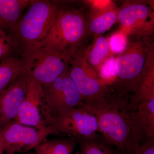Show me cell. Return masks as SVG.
<instances>
[{"label":"cell","instance_id":"4","mask_svg":"<svg viewBox=\"0 0 154 154\" xmlns=\"http://www.w3.org/2000/svg\"><path fill=\"white\" fill-rule=\"evenodd\" d=\"M61 8L54 1L30 0L26 13L11 34L20 51L44 40Z\"/></svg>","mask_w":154,"mask_h":154},{"label":"cell","instance_id":"8","mask_svg":"<svg viewBox=\"0 0 154 154\" xmlns=\"http://www.w3.org/2000/svg\"><path fill=\"white\" fill-rule=\"evenodd\" d=\"M53 134L54 131L51 126L35 129L14 120L0 130V138L5 154H15L34 149L48 136Z\"/></svg>","mask_w":154,"mask_h":154},{"label":"cell","instance_id":"2","mask_svg":"<svg viewBox=\"0 0 154 154\" xmlns=\"http://www.w3.org/2000/svg\"><path fill=\"white\" fill-rule=\"evenodd\" d=\"M154 52L151 36L128 35L126 47L116 57V76L112 84L117 95L134 94L140 84L149 58Z\"/></svg>","mask_w":154,"mask_h":154},{"label":"cell","instance_id":"14","mask_svg":"<svg viewBox=\"0 0 154 154\" xmlns=\"http://www.w3.org/2000/svg\"><path fill=\"white\" fill-rule=\"evenodd\" d=\"M30 0H0V28L12 34Z\"/></svg>","mask_w":154,"mask_h":154},{"label":"cell","instance_id":"5","mask_svg":"<svg viewBox=\"0 0 154 154\" xmlns=\"http://www.w3.org/2000/svg\"><path fill=\"white\" fill-rule=\"evenodd\" d=\"M24 74L41 85L52 83L68 69L72 57L35 46L21 51Z\"/></svg>","mask_w":154,"mask_h":154},{"label":"cell","instance_id":"7","mask_svg":"<svg viewBox=\"0 0 154 154\" xmlns=\"http://www.w3.org/2000/svg\"><path fill=\"white\" fill-rule=\"evenodd\" d=\"M42 87L45 105L53 119L84 105L77 86L69 75L68 69L52 83Z\"/></svg>","mask_w":154,"mask_h":154},{"label":"cell","instance_id":"23","mask_svg":"<svg viewBox=\"0 0 154 154\" xmlns=\"http://www.w3.org/2000/svg\"><path fill=\"white\" fill-rule=\"evenodd\" d=\"M127 35L119 30L108 37L110 50L113 55L119 54L124 51L127 42Z\"/></svg>","mask_w":154,"mask_h":154},{"label":"cell","instance_id":"21","mask_svg":"<svg viewBox=\"0 0 154 154\" xmlns=\"http://www.w3.org/2000/svg\"><path fill=\"white\" fill-rule=\"evenodd\" d=\"M94 139V137L83 139L79 154H114L110 148Z\"/></svg>","mask_w":154,"mask_h":154},{"label":"cell","instance_id":"9","mask_svg":"<svg viewBox=\"0 0 154 154\" xmlns=\"http://www.w3.org/2000/svg\"><path fill=\"white\" fill-rule=\"evenodd\" d=\"M119 30L127 36H151L154 32V8L146 2H127L119 9Z\"/></svg>","mask_w":154,"mask_h":154},{"label":"cell","instance_id":"26","mask_svg":"<svg viewBox=\"0 0 154 154\" xmlns=\"http://www.w3.org/2000/svg\"><path fill=\"white\" fill-rule=\"evenodd\" d=\"M36 154L35 153H35H34V152H30V153H26V154Z\"/></svg>","mask_w":154,"mask_h":154},{"label":"cell","instance_id":"20","mask_svg":"<svg viewBox=\"0 0 154 154\" xmlns=\"http://www.w3.org/2000/svg\"><path fill=\"white\" fill-rule=\"evenodd\" d=\"M19 50V46L12 35L0 28V61L15 56V52Z\"/></svg>","mask_w":154,"mask_h":154},{"label":"cell","instance_id":"11","mask_svg":"<svg viewBox=\"0 0 154 154\" xmlns=\"http://www.w3.org/2000/svg\"><path fill=\"white\" fill-rule=\"evenodd\" d=\"M50 126L54 134L70 135L83 139L95 137L100 132L96 119L82 106L54 118Z\"/></svg>","mask_w":154,"mask_h":154},{"label":"cell","instance_id":"13","mask_svg":"<svg viewBox=\"0 0 154 154\" xmlns=\"http://www.w3.org/2000/svg\"><path fill=\"white\" fill-rule=\"evenodd\" d=\"M154 137V99L140 102L134 107L132 134L134 151L143 139Z\"/></svg>","mask_w":154,"mask_h":154},{"label":"cell","instance_id":"12","mask_svg":"<svg viewBox=\"0 0 154 154\" xmlns=\"http://www.w3.org/2000/svg\"><path fill=\"white\" fill-rule=\"evenodd\" d=\"M28 88V78L23 74L0 94V130L16 119Z\"/></svg>","mask_w":154,"mask_h":154},{"label":"cell","instance_id":"18","mask_svg":"<svg viewBox=\"0 0 154 154\" xmlns=\"http://www.w3.org/2000/svg\"><path fill=\"white\" fill-rule=\"evenodd\" d=\"M23 74L21 58L11 57L0 61V94Z\"/></svg>","mask_w":154,"mask_h":154},{"label":"cell","instance_id":"10","mask_svg":"<svg viewBox=\"0 0 154 154\" xmlns=\"http://www.w3.org/2000/svg\"><path fill=\"white\" fill-rule=\"evenodd\" d=\"M52 120V116L45 105L42 86L28 79L27 94L15 121L41 129L50 126Z\"/></svg>","mask_w":154,"mask_h":154},{"label":"cell","instance_id":"22","mask_svg":"<svg viewBox=\"0 0 154 154\" xmlns=\"http://www.w3.org/2000/svg\"><path fill=\"white\" fill-rule=\"evenodd\" d=\"M116 57L114 55L108 59L102 65L98 74L99 79L107 86L109 84L112 85L115 80L116 76Z\"/></svg>","mask_w":154,"mask_h":154},{"label":"cell","instance_id":"6","mask_svg":"<svg viewBox=\"0 0 154 154\" xmlns=\"http://www.w3.org/2000/svg\"><path fill=\"white\" fill-rule=\"evenodd\" d=\"M86 49L72 58L68 72L77 86L84 105H90L108 96L110 88L88 64Z\"/></svg>","mask_w":154,"mask_h":154},{"label":"cell","instance_id":"19","mask_svg":"<svg viewBox=\"0 0 154 154\" xmlns=\"http://www.w3.org/2000/svg\"><path fill=\"white\" fill-rule=\"evenodd\" d=\"M75 145L72 139L54 140L42 142L34 149L36 154H72Z\"/></svg>","mask_w":154,"mask_h":154},{"label":"cell","instance_id":"27","mask_svg":"<svg viewBox=\"0 0 154 154\" xmlns=\"http://www.w3.org/2000/svg\"><path fill=\"white\" fill-rule=\"evenodd\" d=\"M0 140H1V138H0Z\"/></svg>","mask_w":154,"mask_h":154},{"label":"cell","instance_id":"17","mask_svg":"<svg viewBox=\"0 0 154 154\" xmlns=\"http://www.w3.org/2000/svg\"><path fill=\"white\" fill-rule=\"evenodd\" d=\"M94 36V43L86 48L85 55L88 64L98 75L102 65L114 55L110 50L108 37L102 35Z\"/></svg>","mask_w":154,"mask_h":154},{"label":"cell","instance_id":"15","mask_svg":"<svg viewBox=\"0 0 154 154\" xmlns=\"http://www.w3.org/2000/svg\"><path fill=\"white\" fill-rule=\"evenodd\" d=\"M119 9L115 5L103 11H91L87 20L88 33L94 36L101 35L109 30L117 21Z\"/></svg>","mask_w":154,"mask_h":154},{"label":"cell","instance_id":"25","mask_svg":"<svg viewBox=\"0 0 154 154\" xmlns=\"http://www.w3.org/2000/svg\"><path fill=\"white\" fill-rule=\"evenodd\" d=\"M0 154H5L4 146L1 140H0Z\"/></svg>","mask_w":154,"mask_h":154},{"label":"cell","instance_id":"24","mask_svg":"<svg viewBox=\"0 0 154 154\" xmlns=\"http://www.w3.org/2000/svg\"><path fill=\"white\" fill-rule=\"evenodd\" d=\"M132 154H154V138L145 140L138 146Z\"/></svg>","mask_w":154,"mask_h":154},{"label":"cell","instance_id":"1","mask_svg":"<svg viewBox=\"0 0 154 154\" xmlns=\"http://www.w3.org/2000/svg\"><path fill=\"white\" fill-rule=\"evenodd\" d=\"M124 96L109 94L104 99L82 106L96 117L100 133L123 152L132 154L134 108Z\"/></svg>","mask_w":154,"mask_h":154},{"label":"cell","instance_id":"3","mask_svg":"<svg viewBox=\"0 0 154 154\" xmlns=\"http://www.w3.org/2000/svg\"><path fill=\"white\" fill-rule=\"evenodd\" d=\"M88 33L87 20L82 12L62 8L44 40L34 45L73 57L85 49Z\"/></svg>","mask_w":154,"mask_h":154},{"label":"cell","instance_id":"16","mask_svg":"<svg viewBox=\"0 0 154 154\" xmlns=\"http://www.w3.org/2000/svg\"><path fill=\"white\" fill-rule=\"evenodd\" d=\"M154 99V52L149 58L143 72L137 91L131 97L130 105L135 107L140 102Z\"/></svg>","mask_w":154,"mask_h":154}]
</instances>
